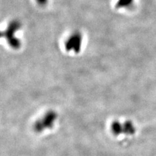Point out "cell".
Returning <instances> with one entry per match:
<instances>
[{
	"label": "cell",
	"instance_id": "5b68a950",
	"mask_svg": "<svg viewBox=\"0 0 156 156\" xmlns=\"http://www.w3.org/2000/svg\"><path fill=\"white\" fill-rule=\"evenodd\" d=\"M123 129L124 133L127 135H133L135 131V128L133 124L131 122L128 121L123 123Z\"/></svg>",
	"mask_w": 156,
	"mask_h": 156
},
{
	"label": "cell",
	"instance_id": "6da1fadb",
	"mask_svg": "<svg viewBox=\"0 0 156 156\" xmlns=\"http://www.w3.org/2000/svg\"><path fill=\"white\" fill-rule=\"evenodd\" d=\"M57 119V115L54 111H49L34 125V129L38 133H41L46 129L52 128Z\"/></svg>",
	"mask_w": 156,
	"mask_h": 156
},
{
	"label": "cell",
	"instance_id": "3957f363",
	"mask_svg": "<svg viewBox=\"0 0 156 156\" xmlns=\"http://www.w3.org/2000/svg\"><path fill=\"white\" fill-rule=\"evenodd\" d=\"M83 37L81 34L79 32L73 33L67 39L65 44V48L68 51H73L76 53H78L81 50L82 45Z\"/></svg>",
	"mask_w": 156,
	"mask_h": 156
},
{
	"label": "cell",
	"instance_id": "277c9868",
	"mask_svg": "<svg viewBox=\"0 0 156 156\" xmlns=\"http://www.w3.org/2000/svg\"><path fill=\"white\" fill-rule=\"evenodd\" d=\"M111 131L115 135H119L124 133L123 124L119 121H115L111 125Z\"/></svg>",
	"mask_w": 156,
	"mask_h": 156
},
{
	"label": "cell",
	"instance_id": "8992f818",
	"mask_svg": "<svg viewBox=\"0 0 156 156\" xmlns=\"http://www.w3.org/2000/svg\"><path fill=\"white\" fill-rule=\"evenodd\" d=\"M133 0H119L116 3L117 8H122L129 6L132 3Z\"/></svg>",
	"mask_w": 156,
	"mask_h": 156
},
{
	"label": "cell",
	"instance_id": "52a82bcc",
	"mask_svg": "<svg viewBox=\"0 0 156 156\" xmlns=\"http://www.w3.org/2000/svg\"><path fill=\"white\" fill-rule=\"evenodd\" d=\"M37 2L41 5H44L47 2V0H37Z\"/></svg>",
	"mask_w": 156,
	"mask_h": 156
},
{
	"label": "cell",
	"instance_id": "7a4b0ae2",
	"mask_svg": "<svg viewBox=\"0 0 156 156\" xmlns=\"http://www.w3.org/2000/svg\"><path fill=\"white\" fill-rule=\"evenodd\" d=\"M20 27V23L17 21H13L10 23L8 28L5 32V37H6L10 46H11L14 48H18L20 44L19 40L14 35Z\"/></svg>",
	"mask_w": 156,
	"mask_h": 156
}]
</instances>
